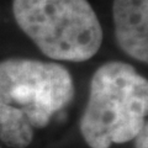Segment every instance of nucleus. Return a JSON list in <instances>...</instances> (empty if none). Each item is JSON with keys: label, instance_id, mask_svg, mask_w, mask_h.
Here are the masks:
<instances>
[{"label": "nucleus", "instance_id": "2", "mask_svg": "<svg viewBox=\"0 0 148 148\" xmlns=\"http://www.w3.org/2000/svg\"><path fill=\"white\" fill-rule=\"evenodd\" d=\"M148 82L131 64H103L90 82L80 132L91 148L132 141L147 122Z\"/></svg>", "mask_w": 148, "mask_h": 148}, {"label": "nucleus", "instance_id": "5", "mask_svg": "<svg viewBox=\"0 0 148 148\" xmlns=\"http://www.w3.org/2000/svg\"><path fill=\"white\" fill-rule=\"evenodd\" d=\"M148 125L147 122L145 123V126H143L140 132L136 135V137L133 138L136 142V148H148Z\"/></svg>", "mask_w": 148, "mask_h": 148}, {"label": "nucleus", "instance_id": "1", "mask_svg": "<svg viewBox=\"0 0 148 148\" xmlns=\"http://www.w3.org/2000/svg\"><path fill=\"white\" fill-rule=\"evenodd\" d=\"M74 98L67 68L53 62L9 58L0 62V140L26 148L35 128H43Z\"/></svg>", "mask_w": 148, "mask_h": 148}, {"label": "nucleus", "instance_id": "4", "mask_svg": "<svg viewBox=\"0 0 148 148\" xmlns=\"http://www.w3.org/2000/svg\"><path fill=\"white\" fill-rule=\"evenodd\" d=\"M115 37L125 53L148 61V0H114Z\"/></svg>", "mask_w": 148, "mask_h": 148}, {"label": "nucleus", "instance_id": "3", "mask_svg": "<svg viewBox=\"0 0 148 148\" xmlns=\"http://www.w3.org/2000/svg\"><path fill=\"white\" fill-rule=\"evenodd\" d=\"M18 27L56 61L85 62L103 43V27L88 0H12Z\"/></svg>", "mask_w": 148, "mask_h": 148}]
</instances>
